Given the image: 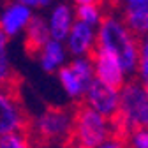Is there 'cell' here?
Returning <instances> with one entry per match:
<instances>
[{"label":"cell","mask_w":148,"mask_h":148,"mask_svg":"<svg viewBox=\"0 0 148 148\" xmlns=\"http://www.w3.org/2000/svg\"><path fill=\"white\" fill-rule=\"evenodd\" d=\"M97 48L111 53L120 62L127 76H134L138 71L139 58V39L129 30L122 18L104 16L101 25L97 27Z\"/></svg>","instance_id":"6da1fadb"},{"label":"cell","mask_w":148,"mask_h":148,"mask_svg":"<svg viewBox=\"0 0 148 148\" xmlns=\"http://www.w3.org/2000/svg\"><path fill=\"white\" fill-rule=\"evenodd\" d=\"M72 122L74 108L48 106L39 116L30 120L27 134L34 146L65 148L72 141Z\"/></svg>","instance_id":"7a4b0ae2"},{"label":"cell","mask_w":148,"mask_h":148,"mask_svg":"<svg viewBox=\"0 0 148 148\" xmlns=\"http://www.w3.org/2000/svg\"><path fill=\"white\" fill-rule=\"evenodd\" d=\"M109 138H113L111 122L86 104L78 102L74 106V122H72V141L88 148H99Z\"/></svg>","instance_id":"3957f363"},{"label":"cell","mask_w":148,"mask_h":148,"mask_svg":"<svg viewBox=\"0 0 148 148\" xmlns=\"http://www.w3.org/2000/svg\"><path fill=\"white\" fill-rule=\"evenodd\" d=\"M16 85H0V138L27 132L30 127V118L21 104L20 92Z\"/></svg>","instance_id":"277c9868"},{"label":"cell","mask_w":148,"mask_h":148,"mask_svg":"<svg viewBox=\"0 0 148 148\" xmlns=\"http://www.w3.org/2000/svg\"><path fill=\"white\" fill-rule=\"evenodd\" d=\"M94 79L95 76L90 57L72 58L67 65H62L58 69V81L64 92L76 102H79L85 97V92L88 90L90 83Z\"/></svg>","instance_id":"5b68a950"},{"label":"cell","mask_w":148,"mask_h":148,"mask_svg":"<svg viewBox=\"0 0 148 148\" xmlns=\"http://www.w3.org/2000/svg\"><path fill=\"white\" fill-rule=\"evenodd\" d=\"M83 104H86L90 109H94L101 116L113 120L118 113V106H120V90H115L94 79L90 83L88 90L85 92Z\"/></svg>","instance_id":"8992f818"},{"label":"cell","mask_w":148,"mask_h":148,"mask_svg":"<svg viewBox=\"0 0 148 148\" xmlns=\"http://www.w3.org/2000/svg\"><path fill=\"white\" fill-rule=\"evenodd\" d=\"M90 60H92V67H94V76L97 81L120 90L125 83H127V74L123 72L120 62L113 57L111 53L101 49V48H94L90 55Z\"/></svg>","instance_id":"52a82bcc"},{"label":"cell","mask_w":148,"mask_h":148,"mask_svg":"<svg viewBox=\"0 0 148 148\" xmlns=\"http://www.w3.org/2000/svg\"><path fill=\"white\" fill-rule=\"evenodd\" d=\"M95 44H97V28H92L74 20L67 35V44H65L67 53H71L74 58L88 57L94 51Z\"/></svg>","instance_id":"ba28073f"},{"label":"cell","mask_w":148,"mask_h":148,"mask_svg":"<svg viewBox=\"0 0 148 148\" xmlns=\"http://www.w3.org/2000/svg\"><path fill=\"white\" fill-rule=\"evenodd\" d=\"M49 39L51 37H49L48 21L42 16H32L25 27V42H23L25 53L28 57H37Z\"/></svg>","instance_id":"9c48e42d"},{"label":"cell","mask_w":148,"mask_h":148,"mask_svg":"<svg viewBox=\"0 0 148 148\" xmlns=\"http://www.w3.org/2000/svg\"><path fill=\"white\" fill-rule=\"evenodd\" d=\"M74 23V11L69 4H58L53 9L49 21H48V28H49V37L53 41H65L69 30Z\"/></svg>","instance_id":"30bf717a"},{"label":"cell","mask_w":148,"mask_h":148,"mask_svg":"<svg viewBox=\"0 0 148 148\" xmlns=\"http://www.w3.org/2000/svg\"><path fill=\"white\" fill-rule=\"evenodd\" d=\"M30 18H32V11L28 7L20 4H11L9 7H5L2 18H0V27L7 37H11L16 35L21 28H25Z\"/></svg>","instance_id":"8fae6325"},{"label":"cell","mask_w":148,"mask_h":148,"mask_svg":"<svg viewBox=\"0 0 148 148\" xmlns=\"http://www.w3.org/2000/svg\"><path fill=\"white\" fill-rule=\"evenodd\" d=\"M65 57H67V49H65L64 42H58V41L49 39L48 44L39 53V62H41L42 71L48 72V74H51V72L58 71L64 65Z\"/></svg>","instance_id":"7c38bea8"},{"label":"cell","mask_w":148,"mask_h":148,"mask_svg":"<svg viewBox=\"0 0 148 148\" xmlns=\"http://www.w3.org/2000/svg\"><path fill=\"white\" fill-rule=\"evenodd\" d=\"M122 21L136 37L146 35L148 34V4L122 11Z\"/></svg>","instance_id":"4fadbf2b"},{"label":"cell","mask_w":148,"mask_h":148,"mask_svg":"<svg viewBox=\"0 0 148 148\" xmlns=\"http://www.w3.org/2000/svg\"><path fill=\"white\" fill-rule=\"evenodd\" d=\"M102 18H104V12H102L101 2L78 5L76 11H74V20L79 21V23H85L92 28H97L102 21Z\"/></svg>","instance_id":"5bb4252c"},{"label":"cell","mask_w":148,"mask_h":148,"mask_svg":"<svg viewBox=\"0 0 148 148\" xmlns=\"http://www.w3.org/2000/svg\"><path fill=\"white\" fill-rule=\"evenodd\" d=\"M18 76L14 74L7 58V35L0 27V85H16Z\"/></svg>","instance_id":"9a60e30c"},{"label":"cell","mask_w":148,"mask_h":148,"mask_svg":"<svg viewBox=\"0 0 148 148\" xmlns=\"http://www.w3.org/2000/svg\"><path fill=\"white\" fill-rule=\"evenodd\" d=\"M138 81L148 92V34L139 37V58H138Z\"/></svg>","instance_id":"2e32d148"},{"label":"cell","mask_w":148,"mask_h":148,"mask_svg":"<svg viewBox=\"0 0 148 148\" xmlns=\"http://www.w3.org/2000/svg\"><path fill=\"white\" fill-rule=\"evenodd\" d=\"M0 148H34V143L27 132H18L0 138Z\"/></svg>","instance_id":"e0dca14e"},{"label":"cell","mask_w":148,"mask_h":148,"mask_svg":"<svg viewBox=\"0 0 148 148\" xmlns=\"http://www.w3.org/2000/svg\"><path fill=\"white\" fill-rule=\"evenodd\" d=\"M127 148H148V129L136 127L125 138Z\"/></svg>","instance_id":"ac0fdd59"},{"label":"cell","mask_w":148,"mask_h":148,"mask_svg":"<svg viewBox=\"0 0 148 148\" xmlns=\"http://www.w3.org/2000/svg\"><path fill=\"white\" fill-rule=\"evenodd\" d=\"M115 4L125 11V9H134V7H141V5H146L148 0H115Z\"/></svg>","instance_id":"d6986e66"},{"label":"cell","mask_w":148,"mask_h":148,"mask_svg":"<svg viewBox=\"0 0 148 148\" xmlns=\"http://www.w3.org/2000/svg\"><path fill=\"white\" fill-rule=\"evenodd\" d=\"M99 148H127L125 146V141L123 139H118V138H109L106 143H102Z\"/></svg>","instance_id":"ffe728a7"},{"label":"cell","mask_w":148,"mask_h":148,"mask_svg":"<svg viewBox=\"0 0 148 148\" xmlns=\"http://www.w3.org/2000/svg\"><path fill=\"white\" fill-rule=\"evenodd\" d=\"M139 127H145L148 129V97H146V102L141 109V115H139Z\"/></svg>","instance_id":"44dd1931"},{"label":"cell","mask_w":148,"mask_h":148,"mask_svg":"<svg viewBox=\"0 0 148 148\" xmlns=\"http://www.w3.org/2000/svg\"><path fill=\"white\" fill-rule=\"evenodd\" d=\"M16 4H20V5H25V7H39V2L37 0H16Z\"/></svg>","instance_id":"7402d4cb"},{"label":"cell","mask_w":148,"mask_h":148,"mask_svg":"<svg viewBox=\"0 0 148 148\" xmlns=\"http://www.w3.org/2000/svg\"><path fill=\"white\" fill-rule=\"evenodd\" d=\"M99 2V0H74V4H78V5H85V4H95Z\"/></svg>","instance_id":"603a6c76"},{"label":"cell","mask_w":148,"mask_h":148,"mask_svg":"<svg viewBox=\"0 0 148 148\" xmlns=\"http://www.w3.org/2000/svg\"><path fill=\"white\" fill-rule=\"evenodd\" d=\"M65 148H88V146H83V145H78V143H69Z\"/></svg>","instance_id":"cb8c5ba5"},{"label":"cell","mask_w":148,"mask_h":148,"mask_svg":"<svg viewBox=\"0 0 148 148\" xmlns=\"http://www.w3.org/2000/svg\"><path fill=\"white\" fill-rule=\"evenodd\" d=\"M37 2H39V7H46L51 4V0H37Z\"/></svg>","instance_id":"d4e9b609"},{"label":"cell","mask_w":148,"mask_h":148,"mask_svg":"<svg viewBox=\"0 0 148 148\" xmlns=\"http://www.w3.org/2000/svg\"><path fill=\"white\" fill-rule=\"evenodd\" d=\"M34 148H49V146H34Z\"/></svg>","instance_id":"484cf974"},{"label":"cell","mask_w":148,"mask_h":148,"mask_svg":"<svg viewBox=\"0 0 148 148\" xmlns=\"http://www.w3.org/2000/svg\"><path fill=\"white\" fill-rule=\"evenodd\" d=\"M99 2H101V0H99Z\"/></svg>","instance_id":"4316f807"}]
</instances>
